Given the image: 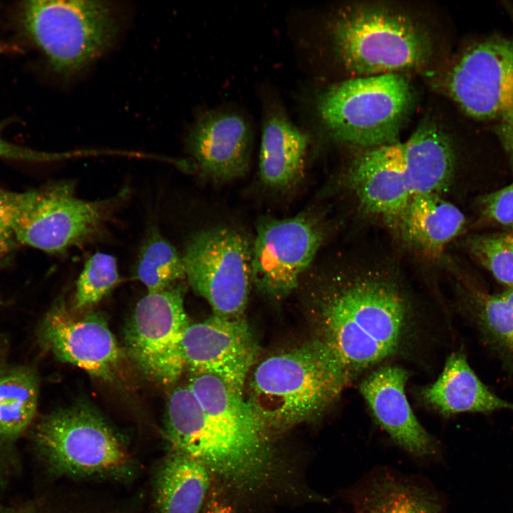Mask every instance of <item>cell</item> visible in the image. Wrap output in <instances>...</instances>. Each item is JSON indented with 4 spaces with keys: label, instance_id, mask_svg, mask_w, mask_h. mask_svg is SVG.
I'll use <instances>...</instances> for the list:
<instances>
[{
    "label": "cell",
    "instance_id": "cell-30",
    "mask_svg": "<svg viewBox=\"0 0 513 513\" xmlns=\"http://www.w3.org/2000/svg\"><path fill=\"white\" fill-rule=\"evenodd\" d=\"M481 209L488 220L513 230V182L485 195L482 199Z\"/></svg>",
    "mask_w": 513,
    "mask_h": 513
},
{
    "label": "cell",
    "instance_id": "cell-8",
    "mask_svg": "<svg viewBox=\"0 0 513 513\" xmlns=\"http://www.w3.org/2000/svg\"><path fill=\"white\" fill-rule=\"evenodd\" d=\"M192 289L213 314L242 317L252 283V242L234 228L200 230L187 240L182 255Z\"/></svg>",
    "mask_w": 513,
    "mask_h": 513
},
{
    "label": "cell",
    "instance_id": "cell-1",
    "mask_svg": "<svg viewBox=\"0 0 513 513\" xmlns=\"http://www.w3.org/2000/svg\"><path fill=\"white\" fill-rule=\"evenodd\" d=\"M316 285L314 338L334 357L348 385L410 348L416 310L394 275L375 269L338 271Z\"/></svg>",
    "mask_w": 513,
    "mask_h": 513
},
{
    "label": "cell",
    "instance_id": "cell-6",
    "mask_svg": "<svg viewBox=\"0 0 513 513\" xmlns=\"http://www.w3.org/2000/svg\"><path fill=\"white\" fill-rule=\"evenodd\" d=\"M33 440L46 467L73 478H120L133 461L114 430L85 405L55 410L35 424Z\"/></svg>",
    "mask_w": 513,
    "mask_h": 513
},
{
    "label": "cell",
    "instance_id": "cell-27",
    "mask_svg": "<svg viewBox=\"0 0 513 513\" xmlns=\"http://www.w3.org/2000/svg\"><path fill=\"white\" fill-rule=\"evenodd\" d=\"M473 256L499 283L513 287V230L470 240Z\"/></svg>",
    "mask_w": 513,
    "mask_h": 513
},
{
    "label": "cell",
    "instance_id": "cell-2",
    "mask_svg": "<svg viewBox=\"0 0 513 513\" xmlns=\"http://www.w3.org/2000/svg\"><path fill=\"white\" fill-rule=\"evenodd\" d=\"M348 385L334 357L314 338L255 365L244 395L258 419L279 437L319 419Z\"/></svg>",
    "mask_w": 513,
    "mask_h": 513
},
{
    "label": "cell",
    "instance_id": "cell-17",
    "mask_svg": "<svg viewBox=\"0 0 513 513\" xmlns=\"http://www.w3.org/2000/svg\"><path fill=\"white\" fill-rule=\"evenodd\" d=\"M309 139L278 105L264 114L259 152L262 182L277 191L297 186L304 175Z\"/></svg>",
    "mask_w": 513,
    "mask_h": 513
},
{
    "label": "cell",
    "instance_id": "cell-7",
    "mask_svg": "<svg viewBox=\"0 0 513 513\" xmlns=\"http://www.w3.org/2000/svg\"><path fill=\"white\" fill-rule=\"evenodd\" d=\"M128 194L125 189L105 199L86 200L78 197L69 180L25 192L14 226L16 240L50 254L91 242L103 234Z\"/></svg>",
    "mask_w": 513,
    "mask_h": 513
},
{
    "label": "cell",
    "instance_id": "cell-19",
    "mask_svg": "<svg viewBox=\"0 0 513 513\" xmlns=\"http://www.w3.org/2000/svg\"><path fill=\"white\" fill-rule=\"evenodd\" d=\"M404 174L413 196L440 195L452 182L455 157L449 138L432 122L420 125L410 137L399 142Z\"/></svg>",
    "mask_w": 513,
    "mask_h": 513
},
{
    "label": "cell",
    "instance_id": "cell-21",
    "mask_svg": "<svg viewBox=\"0 0 513 513\" xmlns=\"http://www.w3.org/2000/svg\"><path fill=\"white\" fill-rule=\"evenodd\" d=\"M461 210L440 195L413 196L398 224L405 239L428 256H439L462 230Z\"/></svg>",
    "mask_w": 513,
    "mask_h": 513
},
{
    "label": "cell",
    "instance_id": "cell-18",
    "mask_svg": "<svg viewBox=\"0 0 513 513\" xmlns=\"http://www.w3.org/2000/svg\"><path fill=\"white\" fill-rule=\"evenodd\" d=\"M420 396L425 405L445 417L464 413L513 411V403L491 391L471 368L465 355L459 351L447 357L438 378L421 388Z\"/></svg>",
    "mask_w": 513,
    "mask_h": 513
},
{
    "label": "cell",
    "instance_id": "cell-20",
    "mask_svg": "<svg viewBox=\"0 0 513 513\" xmlns=\"http://www.w3.org/2000/svg\"><path fill=\"white\" fill-rule=\"evenodd\" d=\"M153 479L156 513H200L212 487L202 463L173 450L161 460Z\"/></svg>",
    "mask_w": 513,
    "mask_h": 513
},
{
    "label": "cell",
    "instance_id": "cell-9",
    "mask_svg": "<svg viewBox=\"0 0 513 513\" xmlns=\"http://www.w3.org/2000/svg\"><path fill=\"white\" fill-rule=\"evenodd\" d=\"M184 286L177 283L147 293L135 306L125 333L126 349L139 369L161 385L175 383L185 370L181 342L189 321Z\"/></svg>",
    "mask_w": 513,
    "mask_h": 513
},
{
    "label": "cell",
    "instance_id": "cell-12",
    "mask_svg": "<svg viewBox=\"0 0 513 513\" xmlns=\"http://www.w3.org/2000/svg\"><path fill=\"white\" fill-rule=\"evenodd\" d=\"M449 88L473 118H503L513 112V41L494 38L472 47L451 71Z\"/></svg>",
    "mask_w": 513,
    "mask_h": 513
},
{
    "label": "cell",
    "instance_id": "cell-4",
    "mask_svg": "<svg viewBox=\"0 0 513 513\" xmlns=\"http://www.w3.org/2000/svg\"><path fill=\"white\" fill-rule=\"evenodd\" d=\"M413 93L399 73L356 76L318 97V117L337 140L373 148L394 143L410 110Z\"/></svg>",
    "mask_w": 513,
    "mask_h": 513
},
{
    "label": "cell",
    "instance_id": "cell-26",
    "mask_svg": "<svg viewBox=\"0 0 513 513\" xmlns=\"http://www.w3.org/2000/svg\"><path fill=\"white\" fill-rule=\"evenodd\" d=\"M118 281L115 257L104 252L95 253L85 263L76 281L72 308L82 310L97 304Z\"/></svg>",
    "mask_w": 513,
    "mask_h": 513
},
{
    "label": "cell",
    "instance_id": "cell-3",
    "mask_svg": "<svg viewBox=\"0 0 513 513\" xmlns=\"http://www.w3.org/2000/svg\"><path fill=\"white\" fill-rule=\"evenodd\" d=\"M334 51L356 76L398 73L428 61V36L410 18L375 6L340 11L330 27Z\"/></svg>",
    "mask_w": 513,
    "mask_h": 513
},
{
    "label": "cell",
    "instance_id": "cell-22",
    "mask_svg": "<svg viewBox=\"0 0 513 513\" xmlns=\"http://www.w3.org/2000/svg\"><path fill=\"white\" fill-rule=\"evenodd\" d=\"M38 395V377L32 368L0 363L1 447L13 445L32 425Z\"/></svg>",
    "mask_w": 513,
    "mask_h": 513
},
{
    "label": "cell",
    "instance_id": "cell-33",
    "mask_svg": "<svg viewBox=\"0 0 513 513\" xmlns=\"http://www.w3.org/2000/svg\"><path fill=\"white\" fill-rule=\"evenodd\" d=\"M499 133L504 147L513 158V112L502 120Z\"/></svg>",
    "mask_w": 513,
    "mask_h": 513
},
{
    "label": "cell",
    "instance_id": "cell-25",
    "mask_svg": "<svg viewBox=\"0 0 513 513\" xmlns=\"http://www.w3.org/2000/svg\"><path fill=\"white\" fill-rule=\"evenodd\" d=\"M135 268L147 293L164 291L186 277L182 256L154 227L144 238Z\"/></svg>",
    "mask_w": 513,
    "mask_h": 513
},
{
    "label": "cell",
    "instance_id": "cell-14",
    "mask_svg": "<svg viewBox=\"0 0 513 513\" xmlns=\"http://www.w3.org/2000/svg\"><path fill=\"white\" fill-rule=\"evenodd\" d=\"M252 130L241 114L214 110L201 115L191 127L187 145L201 173L224 182L243 177L248 170Z\"/></svg>",
    "mask_w": 513,
    "mask_h": 513
},
{
    "label": "cell",
    "instance_id": "cell-28",
    "mask_svg": "<svg viewBox=\"0 0 513 513\" xmlns=\"http://www.w3.org/2000/svg\"><path fill=\"white\" fill-rule=\"evenodd\" d=\"M24 197L25 192L0 188V264L10 259L18 245L14 226Z\"/></svg>",
    "mask_w": 513,
    "mask_h": 513
},
{
    "label": "cell",
    "instance_id": "cell-32",
    "mask_svg": "<svg viewBox=\"0 0 513 513\" xmlns=\"http://www.w3.org/2000/svg\"><path fill=\"white\" fill-rule=\"evenodd\" d=\"M202 513H236L230 502L218 490L212 487Z\"/></svg>",
    "mask_w": 513,
    "mask_h": 513
},
{
    "label": "cell",
    "instance_id": "cell-29",
    "mask_svg": "<svg viewBox=\"0 0 513 513\" xmlns=\"http://www.w3.org/2000/svg\"><path fill=\"white\" fill-rule=\"evenodd\" d=\"M0 513H110L92 501L74 496L68 500L11 507L0 505Z\"/></svg>",
    "mask_w": 513,
    "mask_h": 513
},
{
    "label": "cell",
    "instance_id": "cell-5",
    "mask_svg": "<svg viewBox=\"0 0 513 513\" xmlns=\"http://www.w3.org/2000/svg\"><path fill=\"white\" fill-rule=\"evenodd\" d=\"M18 16L51 68L67 77L100 57L118 30L112 7L102 1H26L19 6Z\"/></svg>",
    "mask_w": 513,
    "mask_h": 513
},
{
    "label": "cell",
    "instance_id": "cell-34",
    "mask_svg": "<svg viewBox=\"0 0 513 513\" xmlns=\"http://www.w3.org/2000/svg\"><path fill=\"white\" fill-rule=\"evenodd\" d=\"M13 46H11L0 41V53H4L7 51H12Z\"/></svg>",
    "mask_w": 513,
    "mask_h": 513
},
{
    "label": "cell",
    "instance_id": "cell-24",
    "mask_svg": "<svg viewBox=\"0 0 513 513\" xmlns=\"http://www.w3.org/2000/svg\"><path fill=\"white\" fill-rule=\"evenodd\" d=\"M465 310L484 341L513 368V287L497 294L472 291Z\"/></svg>",
    "mask_w": 513,
    "mask_h": 513
},
{
    "label": "cell",
    "instance_id": "cell-31",
    "mask_svg": "<svg viewBox=\"0 0 513 513\" xmlns=\"http://www.w3.org/2000/svg\"><path fill=\"white\" fill-rule=\"evenodd\" d=\"M1 130L2 125H0V157L27 162H43L61 159L65 156L64 154L41 152L10 142L4 138Z\"/></svg>",
    "mask_w": 513,
    "mask_h": 513
},
{
    "label": "cell",
    "instance_id": "cell-16",
    "mask_svg": "<svg viewBox=\"0 0 513 513\" xmlns=\"http://www.w3.org/2000/svg\"><path fill=\"white\" fill-rule=\"evenodd\" d=\"M348 182L367 213L398 227L413 197L402 167L398 141L361 154L349 168Z\"/></svg>",
    "mask_w": 513,
    "mask_h": 513
},
{
    "label": "cell",
    "instance_id": "cell-15",
    "mask_svg": "<svg viewBox=\"0 0 513 513\" xmlns=\"http://www.w3.org/2000/svg\"><path fill=\"white\" fill-rule=\"evenodd\" d=\"M408 372L402 367H377L361 382L359 390L376 423L409 454L437 455L439 443L420 424L405 393Z\"/></svg>",
    "mask_w": 513,
    "mask_h": 513
},
{
    "label": "cell",
    "instance_id": "cell-13",
    "mask_svg": "<svg viewBox=\"0 0 513 513\" xmlns=\"http://www.w3.org/2000/svg\"><path fill=\"white\" fill-rule=\"evenodd\" d=\"M38 337L58 360L92 376L112 380L118 370L122 351L100 314L76 318L64 300L58 299L41 321Z\"/></svg>",
    "mask_w": 513,
    "mask_h": 513
},
{
    "label": "cell",
    "instance_id": "cell-23",
    "mask_svg": "<svg viewBox=\"0 0 513 513\" xmlns=\"http://www.w3.org/2000/svg\"><path fill=\"white\" fill-rule=\"evenodd\" d=\"M353 503L356 513H441L442 509L432 492L388 473L369 480Z\"/></svg>",
    "mask_w": 513,
    "mask_h": 513
},
{
    "label": "cell",
    "instance_id": "cell-10",
    "mask_svg": "<svg viewBox=\"0 0 513 513\" xmlns=\"http://www.w3.org/2000/svg\"><path fill=\"white\" fill-rule=\"evenodd\" d=\"M323 237L321 224L306 213L261 218L252 242V283L271 299L286 297L298 286Z\"/></svg>",
    "mask_w": 513,
    "mask_h": 513
},
{
    "label": "cell",
    "instance_id": "cell-11",
    "mask_svg": "<svg viewBox=\"0 0 513 513\" xmlns=\"http://www.w3.org/2000/svg\"><path fill=\"white\" fill-rule=\"evenodd\" d=\"M181 348L185 370L191 375H211L244 393L259 348L242 316L213 314L203 321L189 323L182 335Z\"/></svg>",
    "mask_w": 513,
    "mask_h": 513
}]
</instances>
